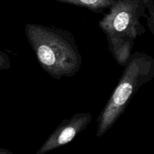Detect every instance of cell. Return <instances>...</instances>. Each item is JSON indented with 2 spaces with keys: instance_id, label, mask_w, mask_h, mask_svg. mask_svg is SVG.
<instances>
[{
  "instance_id": "1",
  "label": "cell",
  "mask_w": 154,
  "mask_h": 154,
  "mask_svg": "<svg viewBox=\"0 0 154 154\" xmlns=\"http://www.w3.org/2000/svg\"><path fill=\"white\" fill-rule=\"evenodd\" d=\"M25 33L39 66L51 78H71L79 72L82 56L70 32L28 23Z\"/></svg>"
},
{
  "instance_id": "2",
  "label": "cell",
  "mask_w": 154,
  "mask_h": 154,
  "mask_svg": "<svg viewBox=\"0 0 154 154\" xmlns=\"http://www.w3.org/2000/svg\"><path fill=\"white\" fill-rule=\"evenodd\" d=\"M147 17L143 0H117L99 21L108 51L120 66H126L135 41L146 32L140 19Z\"/></svg>"
},
{
  "instance_id": "3",
  "label": "cell",
  "mask_w": 154,
  "mask_h": 154,
  "mask_svg": "<svg viewBox=\"0 0 154 154\" xmlns=\"http://www.w3.org/2000/svg\"><path fill=\"white\" fill-rule=\"evenodd\" d=\"M153 77V57L143 52L132 54L117 87L98 117L96 137H102L115 124L138 90Z\"/></svg>"
},
{
  "instance_id": "4",
  "label": "cell",
  "mask_w": 154,
  "mask_h": 154,
  "mask_svg": "<svg viewBox=\"0 0 154 154\" xmlns=\"http://www.w3.org/2000/svg\"><path fill=\"white\" fill-rule=\"evenodd\" d=\"M92 119V114L85 112L77 113L70 118L63 120L37 150L36 154H45L70 143L78 134L87 129Z\"/></svg>"
},
{
  "instance_id": "5",
  "label": "cell",
  "mask_w": 154,
  "mask_h": 154,
  "mask_svg": "<svg viewBox=\"0 0 154 154\" xmlns=\"http://www.w3.org/2000/svg\"><path fill=\"white\" fill-rule=\"evenodd\" d=\"M55 1L84 8L93 13L100 14L106 9H109L117 0H55Z\"/></svg>"
},
{
  "instance_id": "6",
  "label": "cell",
  "mask_w": 154,
  "mask_h": 154,
  "mask_svg": "<svg viewBox=\"0 0 154 154\" xmlns=\"http://www.w3.org/2000/svg\"><path fill=\"white\" fill-rule=\"evenodd\" d=\"M146 9L148 11L147 24L152 35H154V2L153 0H143Z\"/></svg>"
},
{
  "instance_id": "7",
  "label": "cell",
  "mask_w": 154,
  "mask_h": 154,
  "mask_svg": "<svg viewBox=\"0 0 154 154\" xmlns=\"http://www.w3.org/2000/svg\"><path fill=\"white\" fill-rule=\"evenodd\" d=\"M11 60L9 56L0 50V70H8L11 68Z\"/></svg>"
},
{
  "instance_id": "8",
  "label": "cell",
  "mask_w": 154,
  "mask_h": 154,
  "mask_svg": "<svg viewBox=\"0 0 154 154\" xmlns=\"http://www.w3.org/2000/svg\"><path fill=\"white\" fill-rule=\"evenodd\" d=\"M0 154H14L11 150L5 148H0Z\"/></svg>"
}]
</instances>
